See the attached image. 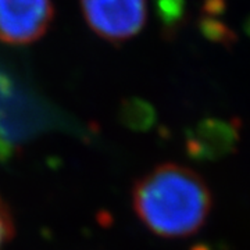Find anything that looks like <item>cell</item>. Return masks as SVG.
I'll return each instance as SVG.
<instances>
[{"label": "cell", "instance_id": "1", "mask_svg": "<svg viewBox=\"0 0 250 250\" xmlns=\"http://www.w3.org/2000/svg\"><path fill=\"white\" fill-rule=\"evenodd\" d=\"M134 210L153 233L181 239L196 233L207 221L213 195L196 171L166 163L135 184Z\"/></svg>", "mask_w": 250, "mask_h": 250}, {"label": "cell", "instance_id": "2", "mask_svg": "<svg viewBox=\"0 0 250 250\" xmlns=\"http://www.w3.org/2000/svg\"><path fill=\"white\" fill-rule=\"evenodd\" d=\"M90 29L113 43L138 35L146 24V0H81Z\"/></svg>", "mask_w": 250, "mask_h": 250}, {"label": "cell", "instance_id": "3", "mask_svg": "<svg viewBox=\"0 0 250 250\" xmlns=\"http://www.w3.org/2000/svg\"><path fill=\"white\" fill-rule=\"evenodd\" d=\"M52 0H0V42L28 45L45 35L53 20Z\"/></svg>", "mask_w": 250, "mask_h": 250}, {"label": "cell", "instance_id": "4", "mask_svg": "<svg viewBox=\"0 0 250 250\" xmlns=\"http://www.w3.org/2000/svg\"><path fill=\"white\" fill-rule=\"evenodd\" d=\"M239 143V125L221 118H207L189 128L185 147L192 159L218 160L232 154Z\"/></svg>", "mask_w": 250, "mask_h": 250}, {"label": "cell", "instance_id": "5", "mask_svg": "<svg viewBox=\"0 0 250 250\" xmlns=\"http://www.w3.org/2000/svg\"><path fill=\"white\" fill-rule=\"evenodd\" d=\"M160 11L164 24L175 25L184 14V0H160Z\"/></svg>", "mask_w": 250, "mask_h": 250}, {"label": "cell", "instance_id": "6", "mask_svg": "<svg viewBox=\"0 0 250 250\" xmlns=\"http://www.w3.org/2000/svg\"><path fill=\"white\" fill-rule=\"evenodd\" d=\"M13 220L6 203L0 199V250H4L6 245L13 236Z\"/></svg>", "mask_w": 250, "mask_h": 250}, {"label": "cell", "instance_id": "7", "mask_svg": "<svg viewBox=\"0 0 250 250\" xmlns=\"http://www.w3.org/2000/svg\"><path fill=\"white\" fill-rule=\"evenodd\" d=\"M202 29H203V32H205L206 35L208 36L210 39H213V41H223V42H227L228 39L229 41L232 39V32H229L227 28L224 27L223 24H220L218 21H214L211 18L203 20Z\"/></svg>", "mask_w": 250, "mask_h": 250}]
</instances>
